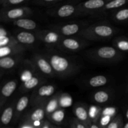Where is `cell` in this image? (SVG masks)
<instances>
[{"label": "cell", "instance_id": "1", "mask_svg": "<svg viewBox=\"0 0 128 128\" xmlns=\"http://www.w3.org/2000/svg\"><path fill=\"white\" fill-rule=\"evenodd\" d=\"M44 56L50 62L55 75L61 78H66L76 74L79 67L64 56L53 52H48Z\"/></svg>", "mask_w": 128, "mask_h": 128}, {"label": "cell", "instance_id": "2", "mask_svg": "<svg viewBox=\"0 0 128 128\" xmlns=\"http://www.w3.org/2000/svg\"><path fill=\"white\" fill-rule=\"evenodd\" d=\"M119 29L106 22H96L88 25L79 33L81 37L90 41H106L111 39Z\"/></svg>", "mask_w": 128, "mask_h": 128}, {"label": "cell", "instance_id": "3", "mask_svg": "<svg viewBox=\"0 0 128 128\" xmlns=\"http://www.w3.org/2000/svg\"><path fill=\"white\" fill-rule=\"evenodd\" d=\"M86 55L92 61L101 63L112 64L123 58V53L113 46H102L86 51Z\"/></svg>", "mask_w": 128, "mask_h": 128}, {"label": "cell", "instance_id": "4", "mask_svg": "<svg viewBox=\"0 0 128 128\" xmlns=\"http://www.w3.org/2000/svg\"><path fill=\"white\" fill-rule=\"evenodd\" d=\"M46 12L49 16L58 18H67L79 16L77 4L72 3L71 1H65L63 4L61 3L55 7L47 9Z\"/></svg>", "mask_w": 128, "mask_h": 128}, {"label": "cell", "instance_id": "5", "mask_svg": "<svg viewBox=\"0 0 128 128\" xmlns=\"http://www.w3.org/2000/svg\"><path fill=\"white\" fill-rule=\"evenodd\" d=\"M56 86L54 84H42L33 90L30 96V104L38 106L46 102L54 94Z\"/></svg>", "mask_w": 128, "mask_h": 128}, {"label": "cell", "instance_id": "6", "mask_svg": "<svg viewBox=\"0 0 128 128\" xmlns=\"http://www.w3.org/2000/svg\"><path fill=\"white\" fill-rule=\"evenodd\" d=\"M88 26V23L83 22H69L66 24H58L49 26L50 30L55 31L62 37H71L78 34Z\"/></svg>", "mask_w": 128, "mask_h": 128}, {"label": "cell", "instance_id": "7", "mask_svg": "<svg viewBox=\"0 0 128 128\" xmlns=\"http://www.w3.org/2000/svg\"><path fill=\"white\" fill-rule=\"evenodd\" d=\"M107 2L104 0H90L80 2L77 4L79 16H96Z\"/></svg>", "mask_w": 128, "mask_h": 128}, {"label": "cell", "instance_id": "8", "mask_svg": "<svg viewBox=\"0 0 128 128\" xmlns=\"http://www.w3.org/2000/svg\"><path fill=\"white\" fill-rule=\"evenodd\" d=\"M46 102L34 106L32 110L27 112V113L24 116L22 121L32 124L36 127L41 128L42 122L44 121V118L46 117Z\"/></svg>", "mask_w": 128, "mask_h": 128}, {"label": "cell", "instance_id": "9", "mask_svg": "<svg viewBox=\"0 0 128 128\" xmlns=\"http://www.w3.org/2000/svg\"><path fill=\"white\" fill-rule=\"evenodd\" d=\"M31 66L38 72L47 77L52 78L55 76L53 70L50 62L44 55L36 54L31 60Z\"/></svg>", "mask_w": 128, "mask_h": 128}, {"label": "cell", "instance_id": "10", "mask_svg": "<svg viewBox=\"0 0 128 128\" xmlns=\"http://www.w3.org/2000/svg\"><path fill=\"white\" fill-rule=\"evenodd\" d=\"M89 44L84 40L72 37H63L56 46L62 51L66 52H78Z\"/></svg>", "mask_w": 128, "mask_h": 128}, {"label": "cell", "instance_id": "11", "mask_svg": "<svg viewBox=\"0 0 128 128\" xmlns=\"http://www.w3.org/2000/svg\"><path fill=\"white\" fill-rule=\"evenodd\" d=\"M33 14V11L28 6H20L9 9L4 12V19L9 21H16L21 18H26Z\"/></svg>", "mask_w": 128, "mask_h": 128}, {"label": "cell", "instance_id": "12", "mask_svg": "<svg viewBox=\"0 0 128 128\" xmlns=\"http://www.w3.org/2000/svg\"><path fill=\"white\" fill-rule=\"evenodd\" d=\"M34 34L38 40L47 44L57 45L63 38L58 33L51 30H36L35 31Z\"/></svg>", "mask_w": 128, "mask_h": 128}, {"label": "cell", "instance_id": "13", "mask_svg": "<svg viewBox=\"0 0 128 128\" xmlns=\"http://www.w3.org/2000/svg\"><path fill=\"white\" fill-rule=\"evenodd\" d=\"M73 113L76 119L90 128L92 123L89 114V110L86 105L82 103H77L73 107Z\"/></svg>", "mask_w": 128, "mask_h": 128}, {"label": "cell", "instance_id": "14", "mask_svg": "<svg viewBox=\"0 0 128 128\" xmlns=\"http://www.w3.org/2000/svg\"><path fill=\"white\" fill-rule=\"evenodd\" d=\"M44 80L38 75H33L28 80L22 82L20 90L22 92H29L42 84Z\"/></svg>", "mask_w": 128, "mask_h": 128}, {"label": "cell", "instance_id": "15", "mask_svg": "<svg viewBox=\"0 0 128 128\" xmlns=\"http://www.w3.org/2000/svg\"><path fill=\"white\" fill-rule=\"evenodd\" d=\"M25 51L23 45L20 44L13 46H7L0 48V59L8 56L20 55Z\"/></svg>", "mask_w": 128, "mask_h": 128}, {"label": "cell", "instance_id": "16", "mask_svg": "<svg viewBox=\"0 0 128 128\" xmlns=\"http://www.w3.org/2000/svg\"><path fill=\"white\" fill-rule=\"evenodd\" d=\"M60 95V92H57L46 101L45 105V111H46V116L48 118H49L54 111L60 108V103H59Z\"/></svg>", "mask_w": 128, "mask_h": 128}, {"label": "cell", "instance_id": "17", "mask_svg": "<svg viewBox=\"0 0 128 128\" xmlns=\"http://www.w3.org/2000/svg\"><path fill=\"white\" fill-rule=\"evenodd\" d=\"M16 40L19 44L22 45H32L36 42V36L34 34L29 31H21L19 32L16 36Z\"/></svg>", "mask_w": 128, "mask_h": 128}, {"label": "cell", "instance_id": "18", "mask_svg": "<svg viewBox=\"0 0 128 128\" xmlns=\"http://www.w3.org/2000/svg\"><path fill=\"white\" fill-rule=\"evenodd\" d=\"M30 103V96H22L16 102L14 109V121H17L28 107L29 104Z\"/></svg>", "mask_w": 128, "mask_h": 128}, {"label": "cell", "instance_id": "19", "mask_svg": "<svg viewBox=\"0 0 128 128\" xmlns=\"http://www.w3.org/2000/svg\"><path fill=\"white\" fill-rule=\"evenodd\" d=\"M128 2V0H113V1H110L106 2L103 8L99 11L98 13L96 14V16H101V15L104 14L105 13L109 11H115L116 10H118L122 6H124Z\"/></svg>", "mask_w": 128, "mask_h": 128}, {"label": "cell", "instance_id": "20", "mask_svg": "<svg viewBox=\"0 0 128 128\" xmlns=\"http://www.w3.org/2000/svg\"><path fill=\"white\" fill-rule=\"evenodd\" d=\"M13 24L17 27L27 31H34L36 30L38 27L36 21L28 18L16 20L13 21Z\"/></svg>", "mask_w": 128, "mask_h": 128}, {"label": "cell", "instance_id": "21", "mask_svg": "<svg viewBox=\"0 0 128 128\" xmlns=\"http://www.w3.org/2000/svg\"><path fill=\"white\" fill-rule=\"evenodd\" d=\"M16 80H11L4 84L1 90V95L2 100H6L13 94L17 88Z\"/></svg>", "mask_w": 128, "mask_h": 128}, {"label": "cell", "instance_id": "22", "mask_svg": "<svg viewBox=\"0 0 128 128\" xmlns=\"http://www.w3.org/2000/svg\"><path fill=\"white\" fill-rule=\"evenodd\" d=\"M21 60V58L20 56L16 58L12 56L2 58L0 59V68L4 70H10L15 67Z\"/></svg>", "mask_w": 128, "mask_h": 128}, {"label": "cell", "instance_id": "23", "mask_svg": "<svg viewBox=\"0 0 128 128\" xmlns=\"http://www.w3.org/2000/svg\"><path fill=\"white\" fill-rule=\"evenodd\" d=\"M108 82V79L104 75H97L89 79L88 84L90 87L98 88L105 86Z\"/></svg>", "mask_w": 128, "mask_h": 128}, {"label": "cell", "instance_id": "24", "mask_svg": "<svg viewBox=\"0 0 128 128\" xmlns=\"http://www.w3.org/2000/svg\"><path fill=\"white\" fill-rule=\"evenodd\" d=\"M93 100L98 104H104L110 101L111 94L106 90H99L96 91L92 95Z\"/></svg>", "mask_w": 128, "mask_h": 128}, {"label": "cell", "instance_id": "25", "mask_svg": "<svg viewBox=\"0 0 128 128\" xmlns=\"http://www.w3.org/2000/svg\"><path fill=\"white\" fill-rule=\"evenodd\" d=\"M14 109L12 106H9L3 110L0 118V121L3 125H8L14 118Z\"/></svg>", "mask_w": 128, "mask_h": 128}, {"label": "cell", "instance_id": "26", "mask_svg": "<svg viewBox=\"0 0 128 128\" xmlns=\"http://www.w3.org/2000/svg\"><path fill=\"white\" fill-rule=\"evenodd\" d=\"M113 47L121 52H128V38L125 36H119L112 41Z\"/></svg>", "mask_w": 128, "mask_h": 128}, {"label": "cell", "instance_id": "27", "mask_svg": "<svg viewBox=\"0 0 128 128\" xmlns=\"http://www.w3.org/2000/svg\"><path fill=\"white\" fill-rule=\"evenodd\" d=\"M65 115H66V112H65L64 109L60 108L50 116L48 120L54 123L55 124L60 125L62 124V122L64 120Z\"/></svg>", "mask_w": 128, "mask_h": 128}, {"label": "cell", "instance_id": "28", "mask_svg": "<svg viewBox=\"0 0 128 128\" xmlns=\"http://www.w3.org/2000/svg\"><path fill=\"white\" fill-rule=\"evenodd\" d=\"M112 20L116 22H124L128 20V8L116 10L112 12Z\"/></svg>", "mask_w": 128, "mask_h": 128}, {"label": "cell", "instance_id": "29", "mask_svg": "<svg viewBox=\"0 0 128 128\" xmlns=\"http://www.w3.org/2000/svg\"><path fill=\"white\" fill-rule=\"evenodd\" d=\"M64 2L63 0H34L32 3L40 6H43L48 8L55 7Z\"/></svg>", "mask_w": 128, "mask_h": 128}, {"label": "cell", "instance_id": "30", "mask_svg": "<svg viewBox=\"0 0 128 128\" xmlns=\"http://www.w3.org/2000/svg\"><path fill=\"white\" fill-rule=\"evenodd\" d=\"M59 103L60 107L64 109L70 106L72 103V99L71 96L68 93H61L60 92V98H59Z\"/></svg>", "mask_w": 128, "mask_h": 128}, {"label": "cell", "instance_id": "31", "mask_svg": "<svg viewBox=\"0 0 128 128\" xmlns=\"http://www.w3.org/2000/svg\"><path fill=\"white\" fill-rule=\"evenodd\" d=\"M102 112V109L99 107L92 106L89 110V114L92 122H98V121L100 119Z\"/></svg>", "mask_w": 128, "mask_h": 128}, {"label": "cell", "instance_id": "32", "mask_svg": "<svg viewBox=\"0 0 128 128\" xmlns=\"http://www.w3.org/2000/svg\"><path fill=\"white\" fill-rule=\"evenodd\" d=\"M16 38L10 36H0V48L18 44Z\"/></svg>", "mask_w": 128, "mask_h": 128}, {"label": "cell", "instance_id": "33", "mask_svg": "<svg viewBox=\"0 0 128 128\" xmlns=\"http://www.w3.org/2000/svg\"><path fill=\"white\" fill-rule=\"evenodd\" d=\"M124 125L123 119L121 115L118 114L112 119L106 128H122Z\"/></svg>", "mask_w": 128, "mask_h": 128}, {"label": "cell", "instance_id": "34", "mask_svg": "<svg viewBox=\"0 0 128 128\" xmlns=\"http://www.w3.org/2000/svg\"><path fill=\"white\" fill-rule=\"evenodd\" d=\"M28 0H7V1H2V2H3L4 5H5L6 6H24V5L28 3Z\"/></svg>", "mask_w": 128, "mask_h": 128}, {"label": "cell", "instance_id": "35", "mask_svg": "<svg viewBox=\"0 0 128 128\" xmlns=\"http://www.w3.org/2000/svg\"><path fill=\"white\" fill-rule=\"evenodd\" d=\"M72 122H73L74 124V126H76V128H89L86 126H85L83 123L81 122L80 121H78V120L76 118L73 119V120H72Z\"/></svg>", "mask_w": 128, "mask_h": 128}, {"label": "cell", "instance_id": "36", "mask_svg": "<svg viewBox=\"0 0 128 128\" xmlns=\"http://www.w3.org/2000/svg\"><path fill=\"white\" fill-rule=\"evenodd\" d=\"M19 128H40L36 127V126H34V125L32 124L22 121V123L20 125Z\"/></svg>", "mask_w": 128, "mask_h": 128}, {"label": "cell", "instance_id": "37", "mask_svg": "<svg viewBox=\"0 0 128 128\" xmlns=\"http://www.w3.org/2000/svg\"><path fill=\"white\" fill-rule=\"evenodd\" d=\"M51 125H52V124H51L50 121H48V120H44L42 122L41 128H51Z\"/></svg>", "mask_w": 128, "mask_h": 128}, {"label": "cell", "instance_id": "38", "mask_svg": "<svg viewBox=\"0 0 128 128\" xmlns=\"http://www.w3.org/2000/svg\"><path fill=\"white\" fill-rule=\"evenodd\" d=\"M8 36V32L6 31L5 29L2 28H0V36Z\"/></svg>", "mask_w": 128, "mask_h": 128}, {"label": "cell", "instance_id": "39", "mask_svg": "<svg viewBox=\"0 0 128 128\" xmlns=\"http://www.w3.org/2000/svg\"><path fill=\"white\" fill-rule=\"evenodd\" d=\"M90 128H101L98 122H92Z\"/></svg>", "mask_w": 128, "mask_h": 128}, {"label": "cell", "instance_id": "40", "mask_svg": "<svg viewBox=\"0 0 128 128\" xmlns=\"http://www.w3.org/2000/svg\"><path fill=\"white\" fill-rule=\"evenodd\" d=\"M125 116H126V120L128 121V108L126 110V114H125Z\"/></svg>", "mask_w": 128, "mask_h": 128}, {"label": "cell", "instance_id": "41", "mask_svg": "<svg viewBox=\"0 0 128 128\" xmlns=\"http://www.w3.org/2000/svg\"><path fill=\"white\" fill-rule=\"evenodd\" d=\"M70 128H76V126H74V124L73 122L71 121V126H70Z\"/></svg>", "mask_w": 128, "mask_h": 128}, {"label": "cell", "instance_id": "42", "mask_svg": "<svg viewBox=\"0 0 128 128\" xmlns=\"http://www.w3.org/2000/svg\"><path fill=\"white\" fill-rule=\"evenodd\" d=\"M122 128H128V122H126L125 124L123 125V126H122Z\"/></svg>", "mask_w": 128, "mask_h": 128}, {"label": "cell", "instance_id": "43", "mask_svg": "<svg viewBox=\"0 0 128 128\" xmlns=\"http://www.w3.org/2000/svg\"><path fill=\"white\" fill-rule=\"evenodd\" d=\"M51 128H58V127H57V126H54V125L52 124V125H51Z\"/></svg>", "mask_w": 128, "mask_h": 128}, {"label": "cell", "instance_id": "44", "mask_svg": "<svg viewBox=\"0 0 128 128\" xmlns=\"http://www.w3.org/2000/svg\"><path fill=\"white\" fill-rule=\"evenodd\" d=\"M127 91L128 92V86H127Z\"/></svg>", "mask_w": 128, "mask_h": 128}, {"label": "cell", "instance_id": "45", "mask_svg": "<svg viewBox=\"0 0 128 128\" xmlns=\"http://www.w3.org/2000/svg\"></svg>", "mask_w": 128, "mask_h": 128}]
</instances>
